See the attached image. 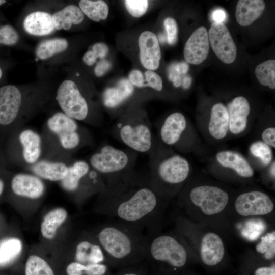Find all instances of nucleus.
<instances>
[{
	"mask_svg": "<svg viewBox=\"0 0 275 275\" xmlns=\"http://www.w3.org/2000/svg\"><path fill=\"white\" fill-rule=\"evenodd\" d=\"M255 75L264 86L275 89V60L271 59L259 64L255 68Z\"/></svg>",
	"mask_w": 275,
	"mask_h": 275,
	"instance_id": "nucleus-34",
	"label": "nucleus"
},
{
	"mask_svg": "<svg viewBox=\"0 0 275 275\" xmlns=\"http://www.w3.org/2000/svg\"><path fill=\"white\" fill-rule=\"evenodd\" d=\"M229 118L227 107L222 103H217L211 108L208 123L210 135L216 140L225 139L229 132Z\"/></svg>",
	"mask_w": 275,
	"mask_h": 275,
	"instance_id": "nucleus-21",
	"label": "nucleus"
},
{
	"mask_svg": "<svg viewBox=\"0 0 275 275\" xmlns=\"http://www.w3.org/2000/svg\"><path fill=\"white\" fill-rule=\"evenodd\" d=\"M79 6L83 13L96 22L105 19L108 14V6L103 1L81 0Z\"/></svg>",
	"mask_w": 275,
	"mask_h": 275,
	"instance_id": "nucleus-32",
	"label": "nucleus"
},
{
	"mask_svg": "<svg viewBox=\"0 0 275 275\" xmlns=\"http://www.w3.org/2000/svg\"><path fill=\"white\" fill-rule=\"evenodd\" d=\"M191 78L189 75H185L182 79V86L184 89H188L191 84Z\"/></svg>",
	"mask_w": 275,
	"mask_h": 275,
	"instance_id": "nucleus-52",
	"label": "nucleus"
},
{
	"mask_svg": "<svg viewBox=\"0 0 275 275\" xmlns=\"http://www.w3.org/2000/svg\"><path fill=\"white\" fill-rule=\"evenodd\" d=\"M262 141L270 146L275 148V128L272 126L265 128L261 134Z\"/></svg>",
	"mask_w": 275,
	"mask_h": 275,
	"instance_id": "nucleus-43",
	"label": "nucleus"
},
{
	"mask_svg": "<svg viewBox=\"0 0 275 275\" xmlns=\"http://www.w3.org/2000/svg\"><path fill=\"white\" fill-rule=\"evenodd\" d=\"M270 174L273 178H274L275 176V162L274 161H273L270 164Z\"/></svg>",
	"mask_w": 275,
	"mask_h": 275,
	"instance_id": "nucleus-53",
	"label": "nucleus"
},
{
	"mask_svg": "<svg viewBox=\"0 0 275 275\" xmlns=\"http://www.w3.org/2000/svg\"><path fill=\"white\" fill-rule=\"evenodd\" d=\"M211 17L214 22L223 23L227 18V14L224 10L218 9L212 12Z\"/></svg>",
	"mask_w": 275,
	"mask_h": 275,
	"instance_id": "nucleus-49",
	"label": "nucleus"
},
{
	"mask_svg": "<svg viewBox=\"0 0 275 275\" xmlns=\"http://www.w3.org/2000/svg\"><path fill=\"white\" fill-rule=\"evenodd\" d=\"M161 199L149 186L148 179L138 177L128 184L101 193L98 209L150 235L158 233Z\"/></svg>",
	"mask_w": 275,
	"mask_h": 275,
	"instance_id": "nucleus-1",
	"label": "nucleus"
},
{
	"mask_svg": "<svg viewBox=\"0 0 275 275\" xmlns=\"http://www.w3.org/2000/svg\"><path fill=\"white\" fill-rule=\"evenodd\" d=\"M225 248L221 237L213 232L206 233L203 237L200 255L203 263L208 266L218 264L223 259Z\"/></svg>",
	"mask_w": 275,
	"mask_h": 275,
	"instance_id": "nucleus-19",
	"label": "nucleus"
},
{
	"mask_svg": "<svg viewBox=\"0 0 275 275\" xmlns=\"http://www.w3.org/2000/svg\"><path fill=\"white\" fill-rule=\"evenodd\" d=\"M265 8L262 0H239L236 5V19L241 26L250 25L261 15Z\"/></svg>",
	"mask_w": 275,
	"mask_h": 275,
	"instance_id": "nucleus-26",
	"label": "nucleus"
},
{
	"mask_svg": "<svg viewBox=\"0 0 275 275\" xmlns=\"http://www.w3.org/2000/svg\"><path fill=\"white\" fill-rule=\"evenodd\" d=\"M187 126L185 117L180 112L169 115L159 129L161 141L168 146H175L181 140Z\"/></svg>",
	"mask_w": 275,
	"mask_h": 275,
	"instance_id": "nucleus-18",
	"label": "nucleus"
},
{
	"mask_svg": "<svg viewBox=\"0 0 275 275\" xmlns=\"http://www.w3.org/2000/svg\"><path fill=\"white\" fill-rule=\"evenodd\" d=\"M68 46V42L65 39L47 40L39 44L36 52L39 58L45 60L55 54L63 52L67 49Z\"/></svg>",
	"mask_w": 275,
	"mask_h": 275,
	"instance_id": "nucleus-33",
	"label": "nucleus"
},
{
	"mask_svg": "<svg viewBox=\"0 0 275 275\" xmlns=\"http://www.w3.org/2000/svg\"><path fill=\"white\" fill-rule=\"evenodd\" d=\"M23 245L16 237L5 238L0 241V267L14 261L22 252Z\"/></svg>",
	"mask_w": 275,
	"mask_h": 275,
	"instance_id": "nucleus-31",
	"label": "nucleus"
},
{
	"mask_svg": "<svg viewBox=\"0 0 275 275\" xmlns=\"http://www.w3.org/2000/svg\"><path fill=\"white\" fill-rule=\"evenodd\" d=\"M136 153L130 149L104 145L91 155L89 164L102 178L105 190L128 184L138 177L134 171Z\"/></svg>",
	"mask_w": 275,
	"mask_h": 275,
	"instance_id": "nucleus-3",
	"label": "nucleus"
},
{
	"mask_svg": "<svg viewBox=\"0 0 275 275\" xmlns=\"http://www.w3.org/2000/svg\"><path fill=\"white\" fill-rule=\"evenodd\" d=\"M68 212L62 207H58L47 212L44 216L40 226L43 238L51 240L56 236L58 230L67 220Z\"/></svg>",
	"mask_w": 275,
	"mask_h": 275,
	"instance_id": "nucleus-28",
	"label": "nucleus"
},
{
	"mask_svg": "<svg viewBox=\"0 0 275 275\" xmlns=\"http://www.w3.org/2000/svg\"><path fill=\"white\" fill-rule=\"evenodd\" d=\"M84 160L75 161L68 166L65 177L61 181L63 188L69 192H75L80 188L82 182L88 178L92 169Z\"/></svg>",
	"mask_w": 275,
	"mask_h": 275,
	"instance_id": "nucleus-25",
	"label": "nucleus"
},
{
	"mask_svg": "<svg viewBox=\"0 0 275 275\" xmlns=\"http://www.w3.org/2000/svg\"><path fill=\"white\" fill-rule=\"evenodd\" d=\"M23 26L26 32L35 36L47 35L54 29L52 16L43 11L29 14L24 20Z\"/></svg>",
	"mask_w": 275,
	"mask_h": 275,
	"instance_id": "nucleus-27",
	"label": "nucleus"
},
{
	"mask_svg": "<svg viewBox=\"0 0 275 275\" xmlns=\"http://www.w3.org/2000/svg\"><path fill=\"white\" fill-rule=\"evenodd\" d=\"M164 26L167 33V40L169 44H174L177 40L178 27L175 20L168 17L164 21Z\"/></svg>",
	"mask_w": 275,
	"mask_h": 275,
	"instance_id": "nucleus-41",
	"label": "nucleus"
},
{
	"mask_svg": "<svg viewBox=\"0 0 275 275\" xmlns=\"http://www.w3.org/2000/svg\"><path fill=\"white\" fill-rule=\"evenodd\" d=\"M180 275H183V274H182V272Z\"/></svg>",
	"mask_w": 275,
	"mask_h": 275,
	"instance_id": "nucleus-58",
	"label": "nucleus"
},
{
	"mask_svg": "<svg viewBox=\"0 0 275 275\" xmlns=\"http://www.w3.org/2000/svg\"><path fill=\"white\" fill-rule=\"evenodd\" d=\"M25 275H54L49 264L37 255H30L25 265Z\"/></svg>",
	"mask_w": 275,
	"mask_h": 275,
	"instance_id": "nucleus-35",
	"label": "nucleus"
},
{
	"mask_svg": "<svg viewBox=\"0 0 275 275\" xmlns=\"http://www.w3.org/2000/svg\"><path fill=\"white\" fill-rule=\"evenodd\" d=\"M113 130L115 137L136 153H150L153 147L151 126L146 117L121 119Z\"/></svg>",
	"mask_w": 275,
	"mask_h": 275,
	"instance_id": "nucleus-6",
	"label": "nucleus"
},
{
	"mask_svg": "<svg viewBox=\"0 0 275 275\" xmlns=\"http://www.w3.org/2000/svg\"><path fill=\"white\" fill-rule=\"evenodd\" d=\"M2 76V71L1 69L0 68V78H1Z\"/></svg>",
	"mask_w": 275,
	"mask_h": 275,
	"instance_id": "nucleus-57",
	"label": "nucleus"
},
{
	"mask_svg": "<svg viewBox=\"0 0 275 275\" xmlns=\"http://www.w3.org/2000/svg\"><path fill=\"white\" fill-rule=\"evenodd\" d=\"M209 44L216 56L224 63L236 59L237 48L227 26L222 22H213L209 30Z\"/></svg>",
	"mask_w": 275,
	"mask_h": 275,
	"instance_id": "nucleus-10",
	"label": "nucleus"
},
{
	"mask_svg": "<svg viewBox=\"0 0 275 275\" xmlns=\"http://www.w3.org/2000/svg\"><path fill=\"white\" fill-rule=\"evenodd\" d=\"M22 147V156L28 164L32 165L39 160L42 154L40 135L31 129L23 130L19 136Z\"/></svg>",
	"mask_w": 275,
	"mask_h": 275,
	"instance_id": "nucleus-22",
	"label": "nucleus"
},
{
	"mask_svg": "<svg viewBox=\"0 0 275 275\" xmlns=\"http://www.w3.org/2000/svg\"><path fill=\"white\" fill-rule=\"evenodd\" d=\"M19 39L16 31L11 25L0 26V44L7 45L15 44Z\"/></svg>",
	"mask_w": 275,
	"mask_h": 275,
	"instance_id": "nucleus-39",
	"label": "nucleus"
},
{
	"mask_svg": "<svg viewBox=\"0 0 275 275\" xmlns=\"http://www.w3.org/2000/svg\"><path fill=\"white\" fill-rule=\"evenodd\" d=\"M111 63L107 60H102L96 65L94 72L98 77H101L105 74L111 68Z\"/></svg>",
	"mask_w": 275,
	"mask_h": 275,
	"instance_id": "nucleus-46",
	"label": "nucleus"
},
{
	"mask_svg": "<svg viewBox=\"0 0 275 275\" xmlns=\"http://www.w3.org/2000/svg\"><path fill=\"white\" fill-rule=\"evenodd\" d=\"M138 43L142 65L148 70L157 69L160 64L161 51L156 35L149 31H144L140 35Z\"/></svg>",
	"mask_w": 275,
	"mask_h": 275,
	"instance_id": "nucleus-15",
	"label": "nucleus"
},
{
	"mask_svg": "<svg viewBox=\"0 0 275 275\" xmlns=\"http://www.w3.org/2000/svg\"><path fill=\"white\" fill-rule=\"evenodd\" d=\"M133 85L127 79L119 80L113 87L106 88L103 93L102 102L107 108L113 109L122 105L133 94Z\"/></svg>",
	"mask_w": 275,
	"mask_h": 275,
	"instance_id": "nucleus-23",
	"label": "nucleus"
},
{
	"mask_svg": "<svg viewBox=\"0 0 275 275\" xmlns=\"http://www.w3.org/2000/svg\"><path fill=\"white\" fill-rule=\"evenodd\" d=\"M150 154L149 186L162 199L171 195L188 178L190 166L183 156L162 155L155 142Z\"/></svg>",
	"mask_w": 275,
	"mask_h": 275,
	"instance_id": "nucleus-5",
	"label": "nucleus"
},
{
	"mask_svg": "<svg viewBox=\"0 0 275 275\" xmlns=\"http://www.w3.org/2000/svg\"><path fill=\"white\" fill-rule=\"evenodd\" d=\"M256 251L263 254L266 260H270L275 255V232H268L261 238V241L256 246Z\"/></svg>",
	"mask_w": 275,
	"mask_h": 275,
	"instance_id": "nucleus-37",
	"label": "nucleus"
},
{
	"mask_svg": "<svg viewBox=\"0 0 275 275\" xmlns=\"http://www.w3.org/2000/svg\"><path fill=\"white\" fill-rule=\"evenodd\" d=\"M114 275H151L150 270L143 262L120 268Z\"/></svg>",
	"mask_w": 275,
	"mask_h": 275,
	"instance_id": "nucleus-40",
	"label": "nucleus"
},
{
	"mask_svg": "<svg viewBox=\"0 0 275 275\" xmlns=\"http://www.w3.org/2000/svg\"><path fill=\"white\" fill-rule=\"evenodd\" d=\"M66 273L67 275H114L105 263L82 264L74 261L68 265Z\"/></svg>",
	"mask_w": 275,
	"mask_h": 275,
	"instance_id": "nucleus-30",
	"label": "nucleus"
},
{
	"mask_svg": "<svg viewBox=\"0 0 275 275\" xmlns=\"http://www.w3.org/2000/svg\"><path fill=\"white\" fill-rule=\"evenodd\" d=\"M217 163L222 167L233 170L243 178L253 176L254 170L249 161L240 153L232 150H222L215 155Z\"/></svg>",
	"mask_w": 275,
	"mask_h": 275,
	"instance_id": "nucleus-20",
	"label": "nucleus"
},
{
	"mask_svg": "<svg viewBox=\"0 0 275 275\" xmlns=\"http://www.w3.org/2000/svg\"><path fill=\"white\" fill-rule=\"evenodd\" d=\"M22 103L19 90L13 85L0 88V125H7L17 117Z\"/></svg>",
	"mask_w": 275,
	"mask_h": 275,
	"instance_id": "nucleus-13",
	"label": "nucleus"
},
{
	"mask_svg": "<svg viewBox=\"0 0 275 275\" xmlns=\"http://www.w3.org/2000/svg\"><path fill=\"white\" fill-rule=\"evenodd\" d=\"M146 87L160 91L162 89V80L161 77L154 71L147 70L145 73Z\"/></svg>",
	"mask_w": 275,
	"mask_h": 275,
	"instance_id": "nucleus-42",
	"label": "nucleus"
},
{
	"mask_svg": "<svg viewBox=\"0 0 275 275\" xmlns=\"http://www.w3.org/2000/svg\"><path fill=\"white\" fill-rule=\"evenodd\" d=\"M235 208L240 215H263L270 213L274 204L265 193L257 190L242 193L237 197Z\"/></svg>",
	"mask_w": 275,
	"mask_h": 275,
	"instance_id": "nucleus-11",
	"label": "nucleus"
},
{
	"mask_svg": "<svg viewBox=\"0 0 275 275\" xmlns=\"http://www.w3.org/2000/svg\"><path fill=\"white\" fill-rule=\"evenodd\" d=\"M93 235L111 269L118 270L145 260L147 235L139 228L115 220L99 226Z\"/></svg>",
	"mask_w": 275,
	"mask_h": 275,
	"instance_id": "nucleus-2",
	"label": "nucleus"
},
{
	"mask_svg": "<svg viewBox=\"0 0 275 275\" xmlns=\"http://www.w3.org/2000/svg\"><path fill=\"white\" fill-rule=\"evenodd\" d=\"M75 242L74 261L82 264L105 263L104 253L93 235L85 234Z\"/></svg>",
	"mask_w": 275,
	"mask_h": 275,
	"instance_id": "nucleus-14",
	"label": "nucleus"
},
{
	"mask_svg": "<svg viewBox=\"0 0 275 275\" xmlns=\"http://www.w3.org/2000/svg\"><path fill=\"white\" fill-rule=\"evenodd\" d=\"M128 80L133 85L138 88L146 87L143 74L139 70H132L128 75Z\"/></svg>",
	"mask_w": 275,
	"mask_h": 275,
	"instance_id": "nucleus-44",
	"label": "nucleus"
},
{
	"mask_svg": "<svg viewBox=\"0 0 275 275\" xmlns=\"http://www.w3.org/2000/svg\"><path fill=\"white\" fill-rule=\"evenodd\" d=\"M68 167L63 162L39 160L31 165V170L34 175L41 179L61 182L67 174Z\"/></svg>",
	"mask_w": 275,
	"mask_h": 275,
	"instance_id": "nucleus-24",
	"label": "nucleus"
},
{
	"mask_svg": "<svg viewBox=\"0 0 275 275\" xmlns=\"http://www.w3.org/2000/svg\"><path fill=\"white\" fill-rule=\"evenodd\" d=\"M151 275H152V274L151 273Z\"/></svg>",
	"mask_w": 275,
	"mask_h": 275,
	"instance_id": "nucleus-59",
	"label": "nucleus"
},
{
	"mask_svg": "<svg viewBox=\"0 0 275 275\" xmlns=\"http://www.w3.org/2000/svg\"><path fill=\"white\" fill-rule=\"evenodd\" d=\"M168 78L171 81L173 82L174 86L176 88L182 85V76L177 71L175 63L171 64L169 67Z\"/></svg>",
	"mask_w": 275,
	"mask_h": 275,
	"instance_id": "nucleus-45",
	"label": "nucleus"
},
{
	"mask_svg": "<svg viewBox=\"0 0 275 275\" xmlns=\"http://www.w3.org/2000/svg\"><path fill=\"white\" fill-rule=\"evenodd\" d=\"M92 51L97 58H104L107 54L109 49L106 44L103 42H99L95 43L93 45Z\"/></svg>",
	"mask_w": 275,
	"mask_h": 275,
	"instance_id": "nucleus-47",
	"label": "nucleus"
},
{
	"mask_svg": "<svg viewBox=\"0 0 275 275\" xmlns=\"http://www.w3.org/2000/svg\"><path fill=\"white\" fill-rule=\"evenodd\" d=\"M208 31L206 28L197 29L186 41L184 48V57L186 62L198 65L208 57L209 50Z\"/></svg>",
	"mask_w": 275,
	"mask_h": 275,
	"instance_id": "nucleus-12",
	"label": "nucleus"
},
{
	"mask_svg": "<svg viewBox=\"0 0 275 275\" xmlns=\"http://www.w3.org/2000/svg\"><path fill=\"white\" fill-rule=\"evenodd\" d=\"M97 57L92 50L87 51L83 56V61L85 64L88 66L93 65L96 62Z\"/></svg>",
	"mask_w": 275,
	"mask_h": 275,
	"instance_id": "nucleus-50",
	"label": "nucleus"
},
{
	"mask_svg": "<svg viewBox=\"0 0 275 275\" xmlns=\"http://www.w3.org/2000/svg\"><path fill=\"white\" fill-rule=\"evenodd\" d=\"M249 150L251 154L265 166L270 165L273 161L272 148L262 141L254 142L250 145Z\"/></svg>",
	"mask_w": 275,
	"mask_h": 275,
	"instance_id": "nucleus-36",
	"label": "nucleus"
},
{
	"mask_svg": "<svg viewBox=\"0 0 275 275\" xmlns=\"http://www.w3.org/2000/svg\"><path fill=\"white\" fill-rule=\"evenodd\" d=\"M54 29L68 30L72 24H78L84 20V13L79 7L70 5L55 13L52 16Z\"/></svg>",
	"mask_w": 275,
	"mask_h": 275,
	"instance_id": "nucleus-29",
	"label": "nucleus"
},
{
	"mask_svg": "<svg viewBox=\"0 0 275 275\" xmlns=\"http://www.w3.org/2000/svg\"><path fill=\"white\" fill-rule=\"evenodd\" d=\"M124 3L128 13L136 18L143 16L148 8V1L147 0H126Z\"/></svg>",
	"mask_w": 275,
	"mask_h": 275,
	"instance_id": "nucleus-38",
	"label": "nucleus"
},
{
	"mask_svg": "<svg viewBox=\"0 0 275 275\" xmlns=\"http://www.w3.org/2000/svg\"><path fill=\"white\" fill-rule=\"evenodd\" d=\"M56 100L63 113L68 117L76 121H84L88 117V103L74 81L66 80L59 86Z\"/></svg>",
	"mask_w": 275,
	"mask_h": 275,
	"instance_id": "nucleus-7",
	"label": "nucleus"
},
{
	"mask_svg": "<svg viewBox=\"0 0 275 275\" xmlns=\"http://www.w3.org/2000/svg\"><path fill=\"white\" fill-rule=\"evenodd\" d=\"M175 67L177 71L180 75L185 74L189 69L188 63L185 62L175 63Z\"/></svg>",
	"mask_w": 275,
	"mask_h": 275,
	"instance_id": "nucleus-51",
	"label": "nucleus"
},
{
	"mask_svg": "<svg viewBox=\"0 0 275 275\" xmlns=\"http://www.w3.org/2000/svg\"><path fill=\"white\" fill-rule=\"evenodd\" d=\"M254 275H275L274 264L271 266H261L254 271Z\"/></svg>",
	"mask_w": 275,
	"mask_h": 275,
	"instance_id": "nucleus-48",
	"label": "nucleus"
},
{
	"mask_svg": "<svg viewBox=\"0 0 275 275\" xmlns=\"http://www.w3.org/2000/svg\"><path fill=\"white\" fill-rule=\"evenodd\" d=\"M186 248L174 236L147 235L144 262L152 275H180L187 263Z\"/></svg>",
	"mask_w": 275,
	"mask_h": 275,
	"instance_id": "nucleus-4",
	"label": "nucleus"
},
{
	"mask_svg": "<svg viewBox=\"0 0 275 275\" xmlns=\"http://www.w3.org/2000/svg\"><path fill=\"white\" fill-rule=\"evenodd\" d=\"M47 126L64 149L73 150L80 145L82 136L78 123L64 113L53 115L48 119Z\"/></svg>",
	"mask_w": 275,
	"mask_h": 275,
	"instance_id": "nucleus-8",
	"label": "nucleus"
},
{
	"mask_svg": "<svg viewBox=\"0 0 275 275\" xmlns=\"http://www.w3.org/2000/svg\"><path fill=\"white\" fill-rule=\"evenodd\" d=\"M159 40L161 42H164L166 40V38L164 37V35L163 34H159L158 36V40Z\"/></svg>",
	"mask_w": 275,
	"mask_h": 275,
	"instance_id": "nucleus-54",
	"label": "nucleus"
},
{
	"mask_svg": "<svg viewBox=\"0 0 275 275\" xmlns=\"http://www.w3.org/2000/svg\"><path fill=\"white\" fill-rule=\"evenodd\" d=\"M4 189V183L3 181L0 179V195L2 194Z\"/></svg>",
	"mask_w": 275,
	"mask_h": 275,
	"instance_id": "nucleus-55",
	"label": "nucleus"
},
{
	"mask_svg": "<svg viewBox=\"0 0 275 275\" xmlns=\"http://www.w3.org/2000/svg\"><path fill=\"white\" fill-rule=\"evenodd\" d=\"M189 198L194 205L208 215L221 212L229 201L227 192L217 186L208 185L193 188L189 193Z\"/></svg>",
	"mask_w": 275,
	"mask_h": 275,
	"instance_id": "nucleus-9",
	"label": "nucleus"
},
{
	"mask_svg": "<svg viewBox=\"0 0 275 275\" xmlns=\"http://www.w3.org/2000/svg\"><path fill=\"white\" fill-rule=\"evenodd\" d=\"M229 118V132L234 135L243 133L248 126L250 103L243 96H237L227 105Z\"/></svg>",
	"mask_w": 275,
	"mask_h": 275,
	"instance_id": "nucleus-16",
	"label": "nucleus"
},
{
	"mask_svg": "<svg viewBox=\"0 0 275 275\" xmlns=\"http://www.w3.org/2000/svg\"><path fill=\"white\" fill-rule=\"evenodd\" d=\"M13 193L20 197L31 199L41 198L45 191V185L41 178L34 174L18 173L11 181Z\"/></svg>",
	"mask_w": 275,
	"mask_h": 275,
	"instance_id": "nucleus-17",
	"label": "nucleus"
},
{
	"mask_svg": "<svg viewBox=\"0 0 275 275\" xmlns=\"http://www.w3.org/2000/svg\"><path fill=\"white\" fill-rule=\"evenodd\" d=\"M6 3L5 1L0 0V6Z\"/></svg>",
	"mask_w": 275,
	"mask_h": 275,
	"instance_id": "nucleus-56",
	"label": "nucleus"
}]
</instances>
